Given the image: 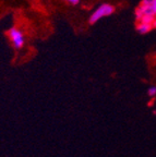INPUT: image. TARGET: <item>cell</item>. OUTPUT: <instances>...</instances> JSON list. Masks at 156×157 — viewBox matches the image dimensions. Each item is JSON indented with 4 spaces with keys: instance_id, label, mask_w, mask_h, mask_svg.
<instances>
[{
    "instance_id": "6da1fadb",
    "label": "cell",
    "mask_w": 156,
    "mask_h": 157,
    "mask_svg": "<svg viewBox=\"0 0 156 157\" xmlns=\"http://www.w3.org/2000/svg\"><path fill=\"white\" fill-rule=\"evenodd\" d=\"M144 15L156 17V0H142L140 6L134 11V17L137 21H140Z\"/></svg>"
},
{
    "instance_id": "7a4b0ae2",
    "label": "cell",
    "mask_w": 156,
    "mask_h": 157,
    "mask_svg": "<svg viewBox=\"0 0 156 157\" xmlns=\"http://www.w3.org/2000/svg\"><path fill=\"white\" fill-rule=\"evenodd\" d=\"M115 7L110 3H102L96 8L93 13L88 17V23L90 24H95L97 23L99 20H102L103 17H107L109 15H111L115 12Z\"/></svg>"
},
{
    "instance_id": "3957f363",
    "label": "cell",
    "mask_w": 156,
    "mask_h": 157,
    "mask_svg": "<svg viewBox=\"0 0 156 157\" xmlns=\"http://www.w3.org/2000/svg\"><path fill=\"white\" fill-rule=\"evenodd\" d=\"M8 37H9V40L11 42V45L14 49L20 50L22 49L25 45V34L22 29L20 27L12 26L11 29H9L8 31Z\"/></svg>"
},
{
    "instance_id": "277c9868",
    "label": "cell",
    "mask_w": 156,
    "mask_h": 157,
    "mask_svg": "<svg viewBox=\"0 0 156 157\" xmlns=\"http://www.w3.org/2000/svg\"><path fill=\"white\" fill-rule=\"evenodd\" d=\"M152 29H153V26H152V24H150V23L138 22L137 31L140 33V34H147Z\"/></svg>"
},
{
    "instance_id": "5b68a950",
    "label": "cell",
    "mask_w": 156,
    "mask_h": 157,
    "mask_svg": "<svg viewBox=\"0 0 156 157\" xmlns=\"http://www.w3.org/2000/svg\"><path fill=\"white\" fill-rule=\"evenodd\" d=\"M147 95L152 98L155 97L156 96V86H151V87H149V90H147Z\"/></svg>"
},
{
    "instance_id": "8992f818",
    "label": "cell",
    "mask_w": 156,
    "mask_h": 157,
    "mask_svg": "<svg viewBox=\"0 0 156 157\" xmlns=\"http://www.w3.org/2000/svg\"><path fill=\"white\" fill-rule=\"evenodd\" d=\"M64 1L71 6H78V5H80V2H81V0H64Z\"/></svg>"
},
{
    "instance_id": "52a82bcc",
    "label": "cell",
    "mask_w": 156,
    "mask_h": 157,
    "mask_svg": "<svg viewBox=\"0 0 156 157\" xmlns=\"http://www.w3.org/2000/svg\"><path fill=\"white\" fill-rule=\"evenodd\" d=\"M152 26H153V29H156V17H154L153 23H152Z\"/></svg>"
}]
</instances>
